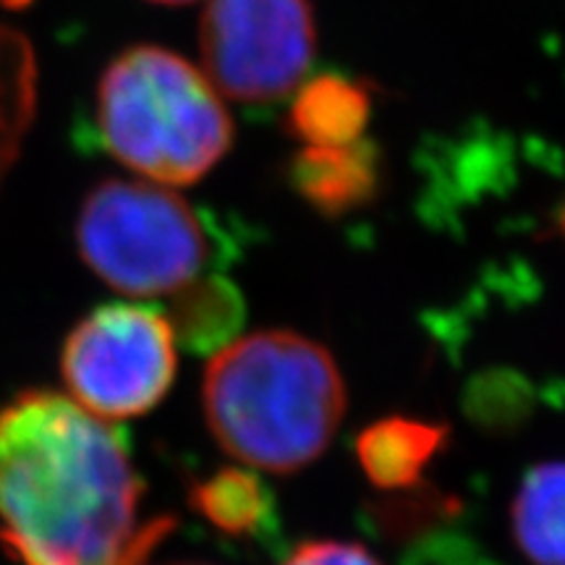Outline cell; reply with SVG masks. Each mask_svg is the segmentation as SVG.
Here are the masks:
<instances>
[{"instance_id": "1", "label": "cell", "mask_w": 565, "mask_h": 565, "mask_svg": "<svg viewBox=\"0 0 565 565\" xmlns=\"http://www.w3.org/2000/svg\"><path fill=\"white\" fill-rule=\"evenodd\" d=\"M121 435L66 393L0 408V540L21 565H150L175 521L141 519Z\"/></svg>"}, {"instance_id": "2", "label": "cell", "mask_w": 565, "mask_h": 565, "mask_svg": "<svg viewBox=\"0 0 565 565\" xmlns=\"http://www.w3.org/2000/svg\"><path fill=\"white\" fill-rule=\"evenodd\" d=\"M202 406L225 454L291 475L333 440L345 385L324 345L291 330H259L215 353L204 372Z\"/></svg>"}, {"instance_id": "3", "label": "cell", "mask_w": 565, "mask_h": 565, "mask_svg": "<svg viewBox=\"0 0 565 565\" xmlns=\"http://www.w3.org/2000/svg\"><path fill=\"white\" fill-rule=\"evenodd\" d=\"M97 126L113 158L160 186H189L228 154L233 118L207 74L160 45L129 47L97 89Z\"/></svg>"}, {"instance_id": "4", "label": "cell", "mask_w": 565, "mask_h": 565, "mask_svg": "<svg viewBox=\"0 0 565 565\" xmlns=\"http://www.w3.org/2000/svg\"><path fill=\"white\" fill-rule=\"evenodd\" d=\"M82 259L126 296H179L212 259L207 228L181 194L152 181H105L76 223Z\"/></svg>"}, {"instance_id": "5", "label": "cell", "mask_w": 565, "mask_h": 565, "mask_svg": "<svg viewBox=\"0 0 565 565\" xmlns=\"http://www.w3.org/2000/svg\"><path fill=\"white\" fill-rule=\"evenodd\" d=\"M175 333L141 303H105L71 330L61 353L66 395L103 422L137 419L175 380Z\"/></svg>"}, {"instance_id": "6", "label": "cell", "mask_w": 565, "mask_h": 565, "mask_svg": "<svg viewBox=\"0 0 565 565\" xmlns=\"http://www.w3.org/2000/svg\"><path fill=\"white\" fill-rule=\"evenodd\" d=\"M202 71L223 97L270 103L301 87L315 61L309 0H207L200 24Z\"/></svg>"}, {"instance_id": "7", "label": "cell", "mask_w": 565, "mask_h": 565, "mask_svg": "<svg viewBox=\"0 0 565 565\" xmlns=\"http://www.w3.org/2000/svg\"><path fill=\"white\" fill-rule=\"evenodd\" d=\"M448 443V429L433 422L391 416L370 424L356 440V458L372 484L401 490L422 479L429 461Z\"/></svg>"}, {"instance_id": "8", "label": "cell", "mask_w": 565, "mask_h": 565, "mask_svg": "<svg viewBox=\"0 0 565 565\" xmlns=\"http://www.w3.org/2000/svg\"><path fill=\"white\" fill-rule=\"evenodd\" d=\"M515 545L534 565H565V461L540 463L511 505Z\"/></svg>"}, {"instance_id": "9", "label": "cell", "mask_w": 565, "mask_h": 565, "mask_svg": "<svg viewBox=\"0 0 565 565\" xmlns=\"http://www.w3.org/2000/svg\"><path fill=\"white\" fill-rule=\"evenodd\" d=\"M296 189L322 212H349L377 186L372 150L353 141L343 147H307L294 166Z\"/></svg>"}, {"instance_id": "10", "label": "cell", "mask_w": 565, "mask_h": 565, "mask_svg": "<svg viewBox=\"0 0 565 565\" xmlns=\"http://www.w3.org/2000/svg\"><path fill=\"white\" fill-rule=\"evenodd\" d=\"M370 118V95L356 82L322 76L299 87L291 124L307 147H343L362 137Z\"/></svg>"}, {"instance_id": "11", "label": "cell", "mask_w": 565, "mask_h": 565, "mask_svg": "<svg viewBox=\"0 0 565 565\" xmlns=\"http://www.w3.org/2000/svg\"><path fill=\"white\" fill-rule=\"evenodd\" d=\"M189 503L202 519L228 536H265L275 526L273 490L244 469H221L189 492Z\"/></svg>"}, {"instance_id": "12", "label": "cell", "mask_w": 565, "mask_h": 565, "mask_svg": "<svg viewBox=\"0 0 565 565\" xmlns=\"http://www.w3.org/2000/svg\"><path fill=\"white\" fill-rule=\"evenodd\" d=\"M175 338L194 351H215L228 345L244 320V303L236 288L223 278L196 280L175 296L173 315Z\"/></svg>"}, {"instance_id": "13", "label": "cell", "mask_w": 565, "mask_h": 565, "mask_svg": "<svg viewBox=\"0 0 565 565\" xmlns=\"http://www.w3.org/2000/svg\"><path fill=\"white\" fill-rule=\"evenodd\" d=\"M282 565H383L370 550L362 545H351V542L320 540V542H303L288 555Z\"/></svg>"}, {"instance_id": "14", "label": "cell", "mask_w": 565, "mask_h": 565, "mask_svg": "<svg viewBox=\"0 0 565 565\" xmlns=\"http://www.w3.org/2000/svg\"><path fill=\"white\" fill-rule=\"evenodd\" d=\"M152 3H162V6H186V3H196V0H152Z\"/></svg>"}, {"instance_id": "15", "label": "cell", "mask_w": 565, "mask_h": 565, "mask_svg": "<svg viewBox=\"0 0 565 565\" xmlns=\"http://www.w3.org/2000/svg\"><path fill=\"white\" fill-rule=\"evenodd\" d=\"M168 565H207V563H168Z\"/></svg>"}]
</instances>
